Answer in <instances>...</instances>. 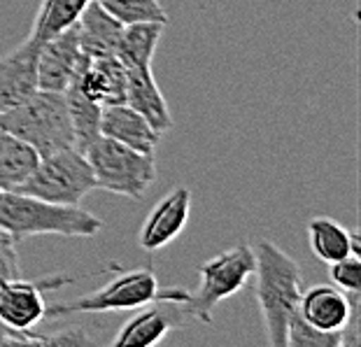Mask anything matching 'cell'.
<instances>
[{"label": "cell", "mask_w": 361, "mask_h": 347, "mask_svg": "<svg viewBox=\"0 0 361 347\" xmlns=\"http://www.w3.org/2000/svg\"><path fill=\"white\" fill-rule=\"evenodd\" d=\"M103 10L119 21L121 26L142 24V21H159L168 24V14L159 0H96Z\"/></svg>", "instance_id": "603a6c76"}, {"label": "cell", "mask_w": 361, "mask_h": 347, "mask_svg": "<svg viewBox=\"0 0 361 347\" xmlns=\"http://www.w3.org/2000/svg\"><path fill=\"white\" fill-rule=\"evenodd\" d=\"M82 154L91 166L96 189H105L110 194L142 198L145 191L157 180L154 154L126 147L107 135L98 133Z\"/></svg>", "instance_id": "277c9868"}, {"label": "cell", "mask_w": 361, "mask_h": 347, "mask_svg": "<svg viewBox=\"0 0 361 347\" xmlns=\"http://www.w3.org/2000/svg\"><path fill=\"white\" fill-rule=\"evenodd\" d=\"M0 124L19 140L30 145L37 157L75 147V130L71 112H68V100L61 91L37 89L12 110L0 114Z\"/></svg>", "instance_id": "3957f363"}, {"label": "cell", "mask_w": 361, "mask_h": 347, "mask_svg": "<svg viewBox=\"0 0 361 347\" xmlns=\"http://www.w3.org/2000/svg\"><path fill=\"white\" fill-rule=\"evenodd\" d=\"M40 345H96V341L91 338L87 331L82 327H68L59 334H51V336H40Z\"/></svg>", "instance_id": "4316f807"}, {"label": "cell", "mask_w": 361, "mask_h": 347, "mask_svg": "<svg viewBox=\"0 0 361 347\" xmlns=\"http://www.w3.org/2000/svg\"><path fill=\"white\" fill-rule=\"evenodd\" d=\"M89 3L91 0H42L40 7H37L28 37H33L37 42L49 40L51 35L73 26Z\"/></svg>", "instance_id": "44dd1931"}, {"label": "cell", "mask_w": 361, "mask_h": 347, "mask_svg": "<svg viewBox=\"0 0 361 347\" xmlns=\"http://www.w3.org/2000/svg\"><path fill=\"white\" fill-rule=\"evenodd\" d=\"M191 212V191L187 187H175L161 196L159 203L152 207L145 219L137 243L145 252H157L171 245L189 221Z\"/></svg>", "instance_id": "8fae6325"}, {"label": "cell", "mask_w": 361, "mask_h": 347, "mask_svg": "<svg viewBox=\"0 0 361 347\" xmlns=\"http://www.w3.org/2000/svg\"><path fill=\"white\" fill-rule=\"evenodd\" d=\"M80 35V47L87 59H101V56H114L117 44L124 26L117 19L110 17L96 0L84 7L80 19L75 21Z\"/></svg>", "instance_id": "2e32d148"}, {"label": "cell", "mask_w": 361, "mask_h": 347, "mask_svg": "<svg viewBox=\"0 0 361 347\" xmlns=\"http://www.w3.org/2000/svg\"><path fill=\"white\" fill-rule=\"evenodd\" d=\"M40 44L33 37L0 56V114L12 110L37 91V54Z\"/></svg>", "instance_id": "7c38bea8"}, {"label": "cell", "mask_w": 361, "mask_h": 347, "mask_svg": "<svg viewBox=\"0 0 361 347\" xmlns=\"http://www.w3.org/2000/svg\"><path fill=\"white\" fill-rule=\"evenodd\" d=\"M73 275L54 273L44 275L40 280H26V277H7L0 282V324L17 336L19 345H40V334L35 327L44 319L47 303L42 291L61 289L73 284Z\"/></svg>", "instance_id": "ba28073f"}, {"label": "cell", "mask_w": 361, "mask_h": 347, "mask_svg": "<svg viewBox=\"0 0 361 347\" xmlns=\"http://www.w3.org/2000/svg\"><path fill=\"white\" fill-rule=\"evenodd\" d=\"M71 84L98 105L126 103V68L117 56L89 59Z\"/></svg>", "instance_id": "5bb4252c"}, {"label": "cell", "mask_w": 361, "mask_h": 347, "mask_svg": "<svg viewBox=\"0 0 361 347\" xmlns=\"http://www.w3.org/2000/svg\"><path fill=\"white\" fill-rule=\"evenodd\" d=\"M140 310V308H137ZM189 312L184 303H171V300H154L145 305V310L135 312L119 334L112 338V347H149L159 345L173 329L184 327Z\"/></svg>", "instance_id": "30bf717a"}, {"label": "cell", "mask_w": 361, "mask_h": 347, "mask_svg": "<svg viewBox=\"0 0 361 347\" xmlns=\"http://www.w3.org/2000/svg\"><path fill=\"white\" fill-rule=\"evenodd\" d=\"M357 308L359 294H345L336 284H314L310 289H303L298 315L314 329L343 334Z\"/></svg>", "instance_id": "4fadbf2b"}, {"label": "cell", "mask_w": 361, "mask_h": 347, "mask_svg": "<svg viewBox=\"0 0 361 347\" xmlns=\"http://www.w3.org/2000/svg\"><path fill=\"white\" fill-rule=\"evenodd\" d=\"M37 161L40 157L30 145L0 124V189H17L33 173Z\"/></svg>", "instance_id": "ffe728a7"}, {"label": "cell", "mask_w": 361, "mask_h": 347, "mask_svg": "<svg viewBox=\"0 0 361 347\" xmlns=\"http://www.w3.org/2000/svg\"><path fill=\"white\" fill-rule=\"evenodd\" d=\"M21 275L19 271V257H17V241L7 233V231L0 229V282L7 280V277H17ZM0 345H19L17 336L12 334L10 329H5L0 324Z\"/></svg>", "instance_id": "d4e9b609"}, {"label": "cell", "mask_w": 361, "mask_h": 347, "mask_svg": "<svg viewBox=\"0 0 361 347\" xmlns=\"http://www.w3.org/2000/svg\"><path fill=\"white\" fill-rule=\"evenodd\" d=\"M159 280L154 271L147 268H133V271H121L107 280L101 289H94L68 303H54L44 310V319L66 317V315L80 312H121V310H137L159 300Z\"/></svg>", "instance_id": "8992f818"}, {"label": "cell", "mask_w": 361, "mask_h": 347, "mask_svg": "<svg viewBox=\"0 0 361 347\" xmlns=\"http://www.w3.org/2000/svg\"><path fill=\"white\" fill-rule=\"evenodd\" d=\"M331 266V280L338 289L345 294H361V261L359 254H348V257L334 261Z\"/></svg>", "instance_id": "484cf974"}, {"label": "cell", "mask_w": 361, "mask_h": 347, "mask_svg": "<svg viewBox=\"0 0 361 347\" xmlns=\"http://www.w3.org/2000/svg\"><path fill=\"white\" fill-rule=\"evenodd\" d=\"M308 243L312 254L324 264L348 257V254H359V238L355 231H348L343 224L329 217H314L308 224Z\"/></svg>", "instance_id": "d6986e66"}, {"label": "cell", "mask_w": 361, "mask_h": 347, "mask_svg": "<svg viewBox=\"0 0 361 347\" xmlns=\"http://www.w3.org/2000/svg\"><path fill=\"white\" fill-rule=\"evenodd\" d=\"M94 189L96 180L87 157L80 150L66 147L40 157L33 173L14 191L54 205H80L84 196Z\"/></svg>", "instance_id": "5b68a950"}, {"label": "cell", "mask_w": 361, "mask_h": 347, "mask_svg": "<svg viewBox=\"0 0 361 347\" xmlns=\"http://www.w3.org/2000/svg\"><path fill=\"white\" fill-rule=\"evenodd\" d=\"M87 61L89 59L84 56L80 47V35L75 24L51 35L49 40L40 44V54H37V89L63 94Z\"/></svg>", "instance_id": "9c48e42d"}, {"label": "cell", "mask_w": 361, "mask_h": 347, "mask_svg": "<svg viewBox=\"0 0 361 347\" xmlns=\"http://www.w3.org/2000/svg\"><path fill=\"white\" fill-rule=\"evenodd\" d=\"M0 229L14 241L26 236L94 238L103 231V221L80 205H54L14 189H0Z\"/></svg>", "instance_id": "7a4b0ae2"}, {"label": "cell", "mask_w": 361, "mask_h": 347, "mask_svg": "<svg viewBox=\"0 0 361 347\" xmlns=\"http://www.w3.org/2000/svg\"><path fill=\"white\" fill-rule=\"evenodd\" d=\"M255 257L257 266L252 275L257 277L255 291L266 327V341L273 347H284L287 327L298 312V303L305 289L301 266L271 241H259Z\"/></svg>", "instance_id": "6da1fadb"}, {"label": "cell", "mask_w": 361, "mask_h": 347, "mask_svg": "<svg viewBox=\"0 0 361 347\" xmlns=\"http://www.w3.org/2000/svg\"><path fill=\"white\" fill-rule=\"evenodd\" d=\"M166 24L159 21H142V24L124 26L117 44V56L124 68H140V71H152L154 63L157 44L164 35Z\"/></svg>", "instance_id": "ac0fdd59"}, {"label": "cell", "mask_w": 361, "mask_h": 347, "mask_svg": "<svg viewBox=\"0 0 361 347\" xmlns=\"http://www.w3.org/2000/svg\"><path fill=\"white\" fill-rule=\"evenodd\" d=\"M63 94L68 100V112H71V121L75 130V150L84 152L89 147V142L101 133L98 126H101L103 105H98L91 98H87L75 84H71Z\"/></svg>", "instance_id": "7402d4cb"}, {"label": "cell", "mask_w": 361, "mask_h": 347, "mask_svg": "<svg viewBox=\"0 0 361 347\" xmlns=\"http://www.w3.org/2000/svg\"><path fill=\"white\" fill-rule=\"evenodd\" d=\"M255 248H250V245H235V248L207 259L198 268L201 284H198L196 294H191L184 303L189 317L203 324H212V308L235 296L247 284L252 273H255Z\"/></svg>", "instance_id": "52a82bcc"}, {"label": "cell", "mask_w": 361, "mask_h": 347, "mask_svg": "<svg viewBox=\"0 0 361 347\" xmlns=\"http://www.w3.org/2000/svg\"><path fill=\"white\" fill-rule=\"evenodd\" d=\"M98 130H101V135H107L112 140L126 145V147H133L145 154H154L161 138L159 130L126 103L103 105Z\"/></svg>", "instance_id": "9a60e30c"}, {"label": "cell", "mask_w": 361, "mask_h": 347, "mask_svg": "<svg viewBox=\"0 0 361 347\" xmlns=\"http://www.w3.org/2000/svg\"><path fill=\"white\" fill-rule=\"evenodd\" d=\"M126 105L140 112L145 119L164 133L173 126L171 110L161 89L157 87L154 71H140V68H126Z\"/></svg>", "instance_id": "e0dca14e"}, {"label": "cell", "mask_w": 361, "mask_h": 347, "mask_svg": "<svg viewBox=\"0 0 361 347\" xmlns=\"http://www.w3.org/2000/svg\"><path fill=\"white\" fill-rule=\"evenodd\" d=\"M341 334L336 331L314 329L301 315H294L287 327V341L284 347H341Z\"/></svg>", "instance_id": "cb8c5ba5"}]
</instances>
